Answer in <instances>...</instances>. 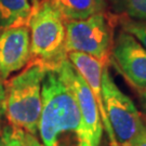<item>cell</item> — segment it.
I'll return each instance as SVG.
<instances>
[{
    "mask_svg": "<svg viewBox=\"0 0 146 146\" xmlns=\"http://www.w3.org/2000/svg\"><path fill=\"white\" fill-rule=\"evenodd\" d=\"M65 51L87 54L108 66L113 46V20L106 12L65 21Z\"/></svg>",
    "mask_w": 146,
    "mask_h": 146,
    "instance_id": "cell-4",
    "label": "cell"
},
{
    "mask_svg": "<svg viewBox=\"0 0 146 146\" xmlns=\"http://www.w3.org/2000/svg\"><path fill=\"white\" fill-rule=\"evenodd\" d=\"M31 35L28 25L10 27L0 33V79L26 67L31 62Z\"/></svg>",
    "mask_w": 146,
    "mask_h": 146,
    "instance_id": "cell-8",
    "label": "cell"
},
{
    "mask_svg": "<svg viewBox=\"0 0 146 146\" xmlns=\"http://www.w3.org/2000/svg\"><path fill=\"white\" fill-rule=\"evenodd\" d=\"M48 68L31 61L5 84V111L9 125L36 135L42 110V81Z\"/></svg>",
    "mask_w": 146,
    "mask_h": 146,
    "instance_id": "cell-2",
    "label": "cell"
},
{
    "mask_svg": "<svg viewBox=\"0 0 146 146\" xmlns=\"http://www.w3.org/2000/svg\"><path fill=\"white\" fill-rule=\"evenodd\" d=\"M55 69L75 95L93 145L100 146L103 128L100 118L99 106L90 86L68 58H65Z\"/></svg>",
    "mask_w": 146,
    "mask_h": 146,
    "instance_id": "cell-7",
    "label": "cell"
},
{
    "mask_svg": "<svg viewBox=\"0 0 146 146\" xmlns=\"http://www.w3.org/2000/svg\"><path fill=\"white\" fill-rule=\"evenodd\" d=\"M5 89L3 81L0 79V120L5 116Z\"/></svg>",
    "mask_w": 146,
    "mask_h": 146,
    "instance_id": "cell-15",
    "label": "cell"
},
{
    "mask_svg": "<svg viewBox=\"0 0 146 146\" xmlns=\"http://www.w3.org/2000/svg\"><path fill=\"white\" fill-rule=\"evenodd\" d=\"M42 110L38 132L43 146H94L79 105L56 69L42 81Z\"/></svg>",
    "mask_w": 146,
    "mask_h": 146,
    "instance_id": "cell-1",
    "label": "cell"
},
{
    "mask_svg": "<svg viewBox=\"0 0 146 146\" xmlns=\"http://www.w3.org/2000/svg\"><path fill=\"white\" fill-rule=\"evenodd\" d=\"M39 1H40V0H39Z\"/></svg>",
    "mask_w": 146,
    "mask_h": 146,
    "instance_id": "cell-20",
    "label": "cell"
},
{
    "mask_svg": "<svg viewBox=\"0 0 146 146\" xmlns=\"http://www.w3.org/2000/svg\"><path fill=\"white\" fill-rule=\"evenodd\" d=\"M129 146H146V121L144 119V122L142 125L141 129L139 131L137 135L134 137V140L131 142Z\"/></svg>",
    "mask_w": 146,
    "mask_h": 146,
    "instance_id": "cell-14",
    "label": "cell"
},
{
    "mask_svg": "<svg viewBox=\"0 0 146 146\" xmlns=\"http://www.w3.org/2000/svg\"><path fill=\"white\" fill-rule=\"evenodd\" d=\"M31 11L29 0H0V29L27 25Z\"/></svg>",
    "mask_w": 146,
    "mask_h": 146,
    "instance_id": "cell-10",
    "label": "cell"
},
{
    "mask_svg": "<svg viewBox=\"0 0 146 146\" xmlns=\"http://www.w3.org/2000/svg\"><path fill=\"white\" fill-rule=\"evenodd\" d=\"M144 119H145V121H146V116H145V118H144Z\"/></svg>",
    "mask_w": 146,
    "mask_h": 146,
    "instance_id": "cell-19",
    "label": "cell"
},
{
    "mask_svg": "<svg viewBox=\"0 0 146 146\" xmlns=\"http://www.w3.org/2000/svg\"><path fill=\"white\" fill-rule=\"evenodd\" d=\"M110 56L133 88L146 91V48L135 37L121 29L113 41Z\"/></svg>",
    "mask_w": 146,
    "mask_h": 146,
    "instance_id": "cell-6",
    "label": "cell"
},
{
    "mask_svg": "<svg viewBox=\"0 0 146 146\" xmlns=\"http://www.w3.org/2000/svg\"><path fill=\"white\" fill-rule=\"evenodd\" d=\"M24 146H43L42 143L38 141L36 135L24 132Z\"/></svg>",
    "mask_w": 146,
    "mask_h": 146,
    "instance_id": "cell-16",
    "label": "cell"
},
{
    "mask_svg": "<svg viewBox=\"0 0 146 146\" xmlns=\"http://www.w3.org/2000/svg\"><path fill=\"white\" fill-rule=\"evenodd\" d=\"M102 95L106 115L118 146H129L144 122L132 100L123 93L110 77L108 66L102 72Z\"/></svg>",
    "mask_w": 146,
    "mask_h": 146,
    "instance_id": "cell-5",
    "label": "cell"
},
{
    "mask_svg": "<svg viewBox=\"0 0 146 146\" xmlns=\"http://www.w3.org/2000/svg\"><path fill=\"white\" fill-rule=\"evenodd\" d=\"M31 61L55 69L67 58L65 51V23L50 0H40L33 7L28 21Z\"/></svg>",
    "mask_w": 146,
    "mask_h": 146,
    "instance_id": "cell-3",
    "label": "cell"
},
{
    "mask_svg": "<svg viewBox=\"0 0 146 146\" xmlns=\"http://www.w3.org/2000/svg\"><path fill=\"white\" fill-rule=\"evenodd\" d=\"M121 29L130 33L146 48V22L119 19Z\"/></svg>",
    "mask_w": 146,
    "mask_h": 146,
    "instance_id": "cell-13",
    "label": "cell"
},
{
    "mask_svg": "<svg viewBox=\"0 0 146 146\" xmlns=\"http://www.w3.org/2000/svg\"><path fill=\"white\" fill-rule=\"evenodd\" d=\"M0 146H24V131L10 125L1 127Z\"/></svg>",
    "mask_w": 146,
    "mask_h": 146,
    "instance_id": "cell-12",
    "label": "cell"
},
{
    "mask_svg": "<svg viewBox=\"0 0 146 146\" xmlns=\"http://www.w3.org/2000/svg\"><path fill=\"white\" fill-rule=\"evenodd\" d=\"M141 103L143 106V110L146 113V91H143L141 94Z\"/></svg>",
    "mask_w": 146,
    "mask_h": 146,
    "instance_id": "cell-17",
    "label": "cell"
},
{
    "mask_svg": "<svg viewBox=\"0 0 146 146\" xmlns=\"http://www.w3.org/2000/svg\"><path fill=\"white\" fill-rule=\"evenodd\" d=\"M65 21L84 20L96 13L105 12L106 0H50Z\"/></svg>",
    "mask_w": 146,
    "mask_h": 146,
    "instance_id": "cell-9",
    "label": "cell"
},
{
    "mask_svg": "<svg viewBox=\"0 0 146 146\" xmlns=\"http://www.w3.org/2000/svg\"><path fill=\"white\" fill-rule=\"evenodd\" d=\"M38 2H39V0H31V5H33V7L36 5Z\"/></svg>",
    "mask_w": 146,
    "mask_h": 146,
    "instance_id": "cell-18",
    "label": "cell"
},
{
    "mask_svg": "<svg viewBox=\"0 0 146 146\" xmlns=\"http://www.w3.org/2000/svg\"><path fill=\"white\" fill-rule=\"evenodd\" d=\"M106 3L118 20L146 22V0H106Z\"/></svg>",
    "mask_w": 146,
    "mask_h": 146,
    "instance_id": "cell-11",
    "label": "cell"
}]
</instances>
